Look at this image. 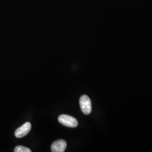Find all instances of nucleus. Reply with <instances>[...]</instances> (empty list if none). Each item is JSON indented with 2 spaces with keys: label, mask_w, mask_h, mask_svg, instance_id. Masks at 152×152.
Returning <instances> with one entry per match:
<instances>
[{
  "label": "nucleus",
  "mask_w": 152,
  "mask_h": 152,
  "mask_svg": "<svg viewBox=\"0 0 152 152\" xmlns=\"http://www.w3.org/2000/svg\"><path fill=\"white\" fill-rule=\"evenodd\" d=\"M66 148V142L64 140H59L55 141L51 145V149L53 152H63Z\"/></svg>",
  "instance_id": "obj_4"
},
{
  "label": "nucleus",
  "mask_w": 152,
  "mask_h": 152,
  "mask_svg": "<svg viewBox=\"0 0 152 152\" xmlns=\"http://www.w3.org/2000/svg\"><path fill=\"white\" fill-rule=\"evenodd\" d=\"M59 122L61 124L68 127H76L78 126V121L73 117L68 115L61 114L58 118Z\"/></svg>",
  "instance_id": "obj_2"
},
{
  "label": "nucleus",
  "mask_w": 152,
  "mask_h": 152,
  "mask_svg": "<svg viewBox=\"0 0 152 152\" xmlns=\"http://www.w3.org/2000/svg\"><path fill=\"white\" fill-rule=\"evenodd\" d=\"M32 126L30 122H26L21 127H19L15 132V135L18 138H21L27 135L31 130Z\"/></svg>",
  "instance_id": "obj_3"
},
{
  "label": "nucleus",
  "mask_w": 152,
  "mask_h": 152,
  "mask_svg": "<svg viewBox=\"0 0 152 152\" xmlns=\"http://www.w3.org/2000/svg\"><path fill=\"white\" fill-rule=\"evenodd\" d=\"M15 152H31V150L27 147H23L22 145H19L15 147L14 149Z\"/></svg>",
  "instance_id": "obj_5"
},
{
  "label": "nucleus",
  "mask_w": 152,
  "mask_h": 152,
  "mask_svg": "<svg viewBox=\"0 0 152 152\" xmlns=\"http://www.w3.org/2000/svg\"><path fill=\"white\" fill-rule=\"evenodd\" d=\"M80 104L83 114H90L92 110V105L90 99L87 95H82L80 100Z\"/></svg>",
  "instance_id": "obj_1"
}]
</instances>
